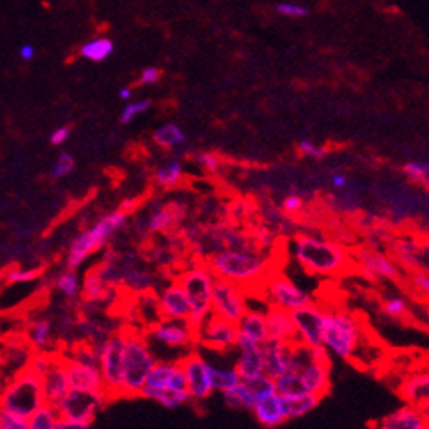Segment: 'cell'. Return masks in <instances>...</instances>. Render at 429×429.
Wrapping results in <instances>:
<instances>
[{
  "mask_svg": "<svg viewBox=\"0 0 429 429\" xmlns=\"http://www.w3.org/2000/svg\"><path fill=\"white\" fill-rule=\"evenodd\" d=\"M184 374L186 389L193 403H203L214 394L212 384V363L207 361L198 351H191L179 359Z\"/></svg>",
  "mask_w": 429,
  "mask_h": 429,
  "instance_id": "cell-12",
  "label": "cell"
},
{
  "mask_svg": "<svg viewBox=\"0 0 429 429\" xmlns=\"http://www.w3.org/2000/svg\"><path fill=\"white\" fill-rule=\"evenodd\" d=\"M403 174L413 182V184L428 186L429 182L428 161H407L403 165Z\"/></svg>",
  "mask_w": 429,
  "mask_h": 429,
  "instance_id": "cell-44",
  "label": "cell"
},
{
  "mask_svg": "<svg viewBox=\"0 0 429 429\" xmlns=\"http://www.w3.org/2000/svg\"><path fill=\"white\" fill-rule=\"evenodd\" d=\"M43 405L46 400L41 377L28 366L11 375L0 389V408L21 419H28Z\"/></svg>",
  "mask_w": 429,
  "mask_h": 429,
  "instance_id": "cell-7",
  "label": "cell"
},
{
  "mask_svg": "<svg viewBox=\"0 0 429 429\" xmlns=\"http://www.w3.org/2000/svg\"><path fill=\"white\" fill-rule=\"evenodd\" d=\"M68 135H70V130H68L67 127L56 128V130L51 134V144L53 146H60V144L65 142V140L68 139Z\"/></svg>",
  "mask_w": 429,
  "mask_h": 429,
  "instance_id": "cell-56",
  "label": "cell"
},
{
  "mask_svg": "<svg viewBox=\"0 0 429 429\" xmlns=\"http://www.w3.org/2000/svg\"><path fill=\"white\" fill-rule=\"evenodd\" d=\"M394 263L408 272H428V244L417 242L413 238H394L391 242Z\"/></svg>",
  "mask_w": 429,
  "mask_h": 429,
  "instance_id": "cell-20",
  "label": "cell"
},
{
  "mask_svg": "<svg viewBox=\"0 0 429 429\" xmlns=\"http://www.w3.org/2000/svg\"><path fill=\"white\" fill-rule=\"evenodd\" d=\"M305 393L324 398L332 387V356L322 347H310L309 358L298 371Z\"/></svg>",
  "mask_w": 429,
  "mask_h": 429,
  "instance_id": "cell-13",
  "label": "cell"
},
{
  "mask_svg": "<svg viewBox=\"0 0 429 429\" xmlns=\"http://www.w3.org/2000/svg\"><path fill=\"white\" fill-rule=\"evenodd\" d=\"M322 349L333 358L371 368L381 363L382 345L375 344L363 319L345 309L326 307L322 326Z\"/></svg>",
  "mask_w": 429,
  "mask_h": 429,
  "instance_id": "cell-1",
  "label": "cell"
},
{
  "mask_svg": "<svg viewBox=\"0 0 429 429\" xmlns=\"http://www.w3.org/2000/svg\"><path fill=\"white\" fill-rule=\"evenodd\" d=\"M261 291H263L268 307H277L287 312H295L314 302L309 291L300 287L290 277L280 272H272L265 280Z\"/></svg>",
  "mask_w": 429,
  "mask_h": 429,
  "instance_id": "cell-11",
  "label": "cell"
},
{
  "mask_svg": "<svg viewBox=\"0 0 429 429\" xmlns=\"http://www.w3.org/2000/svg\"><path fill=\"white\" fill-rule=\"evenodd\" d=\"M326 307L310 302L309 305L291 312L295 326V344L303 347H322V326H324Z\"/></svg>",
  "mask_w": 429,
  "mask_h": 429,
  "instance_id": "cell-17",
  "label": "cell"
},
{
  "mask_svg": "<svg viewBox=\"0 0 429 429\" xmlns=\"http://www.w3.org/2000/svg\"><path fill=\"white\" fill-rule=\"evenodd\" d=\"M273 386H275V393L282 398H291L295 396V394L305 393L302 382H300L298 374H293V371L277 377L275 381H273Z\"/></svg>",
  "mask_w": 429,
  "mask_h": 429,
  "instance_id": "cell-43",
  "label": "cell"
},
{
  "mask_svg": "<svg viewBox=\"0 0 429 429\" xmlns=\"http://www.w3.org/2000/svg\"><path fill=\"white\" fill-rule=\"evenodd\" d=\"M295 344V341H293ZM293 344H280V341H265L263 344V363L265 375L275 381L277 377L293 371Z\"/></svg>",
  "mask_w": 429,
  "mask_h": 429,
  "instance_id": "cell-25",
  "label": "cell"
},
{
  "mask_svg": "<svg viewBox=\"0 0 429 429\" xmlns=\"http://www.w3.org/2000/svg\"><path fill=\"white\" fill-rule=\"evenodd\" d=\"M268 326V340L280 341V344H293L295 341V326L291 312L277 307H267L265 309Z\"/></svg>",
  "mask_w": 429,
  "mask_h": 429,
  "instance_id": "cell-31",
  "label": "cell"
},
{
  "mask_svg": "<svg viewBox=\"0 0 429 429\" xmlns=\"http://www.w3.org/2000/svg\"><path fill=\"white\" fill-rule=\"evenodd\" d=\"M321 400L322 398H319L312 393H300L291 398H284L287 408V417H290V420L305 417L307 413L312 412V410L321 403Z\"/></svg>",
  "mask_w": 429,
  "mask_h": 429,
  "instance_id": "cell-35",
  "label": "cell"
},
{
  "mask_svg": "<svg viewBox=\"0 0 429 429\" xmlns=\"http://www.w3.org/2000/svg\"><path fill=\"white\" fill-rule=\"evenodd\" d=\"M41 384H43L46 403L51 405V407H56L62 401V398L68 393L70 382H68L67 375L65 356H63L62 351H56L53 354L48 370L41 375Z\"/></svg>",
  "mask_w": 429,
  "mask_h": 429,
  "instance_id": "cell-18",
  "label": "cell"
},
{
  "mask_svg": "<svg viewBox=\"0 0 429 429\" xmlns=\"http://www.w3.org/2000/svg\"><path fill=\"white\" fill-rule=\"evenodd\" d=\"M123 349H125V328L117 329L109 339H105L97 347L98 370H100L102 384L107 396L112 400L121 398V374H123Z\"/></svg>",
  "mask_w": 429,
  "mask_h": 429,
  "instance_id": "cell-10",
  "label": "cell"
},
{
  "mask_svg": "<svg viewBox=\"0 0 429 429\" xmlns=\"http://www.w3.org/2000/svg\"><path fill=\"white\" fill-rule=\"evenodd\" d=\"M249 309V293L237 284L216 279L212 287V314L237 324Z\"/></svg>",
  "mask_w": 429,
  "mask_h": 429,
  "instance_id": "cell-14",
  "label": "cell"
},
{
  "mask_svg": "<svg viewBox=\"0 0 429 429\" xmlns=\"http://www.w3.org/2000/svg\"><path fill=\"white\" fill-rule=\"evenodd\" d=\"M374 429H429L428 408L412 407V405H403V407L394 408L393 412L386 413L384 417L371 424Z\"/></svg>",
  "mask_w": 429,
  "mask_h": 429,
  "instance_id": "cell-23",
  "label": "cell"
},
{
  "mask_svg": "<svg viewBox=\"0 0 429 429\" xmlns=\"http://www.w3.org/2000/svg\"><path fill=\"white\" fill-rule=\"evenodd\" d=\"M33 55H36V49H33V46L30 44H23L20 49V56L23 60H32Z\"/></svg>",
  "mask_w": 429,
  "mask_h": 429,
  "instance_id": "cell-59",
  "label": "cell"
},
{
  "mask_svg": "<svg viewBox=\"0 0 429 429\" xmlns=\"http://www.w3.org/2000/svg\"><path fill=\"white\" fill-rule=\"evenodd\" d=\"M159 319H174V321H189V302L184 290L176 279L161 286L157 295Z\"/></svg>",
  "mask_w": 429,
  "mask_h": 429,
  "instance_id": "cell-19",
  "label": "cell"
},
{
  "mask_svg": "<svg viewBox=\"0 0 429 429\" xmlns=\"http://www.w3.org/2000/svg\"><path fill=\"white\" fill-rule=\"evenodd\" d=\"M153 139L159 147L170 151V149H176V147H179L181 144L186 142V134L179 125L165 123L154 130Z\"/></svg>",
  "mask_w": 429,
  "mask_h": 429,
  "instance_id": "cell-36",
  "label": "cell"
},
{
  "mask_svg": "<svg viewBox=\"0 0 429 429\" xmlns=\"http://www.w3.org/2000/svg\"><path fill=\"white\" fill-rule=\"evenodd\" d=\"M298 151L303 154V157L316 158V159L326 158V154L329 153L328 147L317 146V144H314L312 140H300V142H298Z\"/></svg>",
  "mask_w": 429,
  "mask_h": 429,
  "instance_id": "cell-50",
  "label": "cell"
},
{
  "mask_svg": "<svg viewBox=\"0 0 429 429\" xmlns=\"http://www.w3.org/2000/svg\"><path fill=\"white\" fill-rule=\"evenodd\" d=\"M32 352H56L58 339H56L53 321L48 317H36L26 324L25 339Z\"/></svg>",
  "mask_w": 429,
  "mask_h": 429,
  "instance_id": "cell-26",
  "label": "cell"
},
{
  "mask_svg": "<svg viewBox=\"0 0 429 429\" xmlns=\"http://www.w3.org/2000/svg\"><path fill=\"white\" fill-rule=\"evenodd\" d=\"M43 275V268H14V270L7 272L6 282L7 284H26L32 280L39 279Z\"/></svg>",
  "mask_w": 429,
  "mask_h": 429,
  "instance_id": "cell-47",
  "label": "cell"
},
{
  "mask_svg": "<svg viewBox=\"0 0 429 429\" xmlns=\"http://www.w3.org/2000/svg\"><path fill=\"white\" fill-rule=\"evenodd\" d=\"M245 386H248V389L253 393V396L256 398V400H260V398L267 396V394H270L275 391V386H273V378L268 377V375H260V377H254L249 378V381H242Z\"/></svg>",
  "mask_w": 429,
  "mask_h": 429,
  "instance_id": "cell-45",
  "label": "cell"
},
{
  "mask_svg": "<svg viewBox=\"0 0 429 429\" xmlns=\"http://www.w3.org/2000/svg\"><path fill=\"white\" fill-rule=\"evenodd\" d=\"M184 219V207L179 203L161 205L154 208L147 219V231L151 233H170Z\"/></svg>",
  "mask_w": 429,
  "mask_h": 429,
  "instance_id": "cell-33",
  "label": "cell"
},
{
  "mask_svg": "<svg viewBox=\"0 0 429 429\" xmlns=\"http://www.w3.org/2000/svg\"><path fill=\"white\" fill-rule=\"evenodd\" d=\"M102 249L104 248H102L100 242L97 240L93 231H83V233H79L78 237L74 238V242H72L70 248L67 250L65 268L67 270L78 272V268L83 267V263H85L90 256H93L95 253H98V250Z\"/></svg>",
  "mask_w": 429,
  "mask_h": 429,
  "instance_id": "cell-30",
  "label": "cell"
},
{
  "mask_svg": "<svg viewBox=\"0 0 429 429\" xmlns=\"http://www.w3.org/2000/svg\"><path fill=\"white\" fill-rule=\"evenodd\" d=\"M132 97H134V90H132L130 86H125V88L120 90L121 100H132Z\"/></svg>",
  "mask_w": 429,
  "mask_h": 429,
  "instance_id": "cell-60",
  "label": "cell"
},
{
  "mask_svg": "<svg viewBox=\"0 0 429 429\" xmlns=\"http://www.w3.org/2000/svg\"><path fill=\"white\" fill-rule=\"evenodd\" d=\"M275 13L286 18H307L310 11L305 6L296 2H279L275 6Z\"/></svg>",
  "mask_w": 429,
  "mask_h": 429,
  "instance_id": "cell-49",
  "label": "cell"
},
{
  "mask_svg": "<svg viewBox=\"0 0 429 429\" xmlns=\"http://www.w3.org/2000/svg\"><path fill=\"white\" fill-rule=\"evenodd\" d=\"M351 253L356 270L361 272L366 279L396 282V280H401V277H403L401 268L394 263L393 258L389 254L382 253V250L363 245V248L351 250Z\"/></svg>",
  "mask_w": 429,
  "mask_h": 429,
  "instance_id": "cell-15",
  "label": "cell"
},
{
  "mask_svg": "<svg viewBox=\"0 0 429 429\" xmlns=\"http://www.w3.org/2000/svg\"><path fill=\"white\" fill-rule=\"evenodd\" d=\"M303 207H305V200L300 195H287L284 196V200L280 202V211L286 216L300 214V212L303 211Z\"/></svg>",
  "mask_w": 429,
  "mask_h": 429,
  "instance_id": "cell-52",
  "label": "cell"
},
{
  "mask_svg": "<svg viewBox=\"0 0 429 429\" xmlns=\"http://www.w3.org/2000/svg\"><path fill=\"white\" fill-rule=\"evenodd\" d=\"M174 279L181 284L189 302V324L195 329L212 314V287H214V273L208 268L207 261L193 260L184 270L177 273Z\"/></svg>",
  "mask_w": 429,
  "mask_h": 429,
  "instance_id": "cell-6",
  "label": "cell"
},
{
  "mask_svg": "<svg viewBox=\"0 0 429 429\" xmlns=\"http://www.w3.org/2000/svg\"><path fill=\"white\" fill-rule=\"evenodd\" d=\"M151 345L165 349L169 352H179V358L196 347V329L188 321L158 319L144 332Z\"/></svg>",
  "mask_w": 429,
  "mask_h": 429,
  "instance_id": "cell-8",
  "label": "cell"
},
{
  "mask_svg": "<svg viewBox=\"0 0 429 429\" xmlns=\"http://www.w3.org/2000/svg\"><path fill=\"white\" fill-rule=\"evenodd\" d=\"M81 56L90 62H104L114 53V43L107 37H97L85 46H81Z\"/></svg>",
  "mask_w": 429,
  "mask_h": 429,
  "instance_id": "cell-39",
  "label": "cell"
},
{
  "mask_svg": "<svg viewBox=\"0 0 429 429\" xmlns=\"http://www.w3.org/2000/svg\"><path fill=\"white\" fill-rule=\"evenodd\" d=\"M157 361L158 358L153 351V345L147 341L144 332L125 328L121 398L140 396L144 382Z\"/></svg>",
  "mask_w": 429,
  "mask_h": 429,
  "instance_id": "cell-5",
  "label": "cell"
},
{
  "mask_svg": "<svg viewBox=\"0 0 429 429\" xmlns=\"http://www.w3.org/2000/svg\"><path fill=\"white\" fill-rule=\"evenodd\" d=\"M237 329L240 339L263 345L265 341H268V326L265 310L250 309L249 307L248 312L237 322Z\"/></svg>",
  "mask_w": 429,
  "mask_h": 429,
  "instance_id": "cell-32",
  "label": "cell"
},
{
  "mask_svg": "<svg viewBox=\"0 0 429 429\" xmlns=\"http://www.w3.org/2000/svg\"><path fill=\"white\" fill-rule=\"evenodd\" d=\"M140 398L176 410L191 403L179 359H158L144 382Z\"/></svg>",
  "mask_w": 429,
  "mask_h": 429,
  "instance_id": "cell-4",
  "label": "cell"
},
{
  "mask_svg": "<svg viewBox=\"0 0 429 429\" xmlns=\"http://www.w3.org/2000/svg\"><path fill=\"white\" fill-rule=\"evenodd\" d=\"M408 284L413 295L420 296V298H428L429 293V277L428 272L417 270L408 273Z\"/></svg>",
  "mask_w": 429,
  "mask_h": 429,
  "instance_id": "cell-48",
  "label": "cell"
},
{
  "mask_svg": "<svg viewBox=\"0 0 429 429\" xmlns=\"http://www.w3.org/2000/svg\"><path fill=\"white\" fill-rule=\"evenodd\" d=\"M0 429H26V419L0 408Z\"/></svg>",
  "mask_w": 429,
  "mask_h": 429,
  "instance_id": "cell-53",
  "label": "cell"
},
{
  "mask_svg": "<svg viewBox=\"0 0 429 429\" xmlns=\"http://www.w3.org/2000/svg\"><path fill=\"white\" fill-rule=\"evenodd\" d=\"M65 364L70 387L74 389H104L98 363L78 361V359H70L65 356Z\"/></svg>",
  "mask_w": 429,
  "mask_h": 429,
  "instance_id": "cell-29",
  "label": "cell"
},
{
  "mask_svg": "<svg viewBox=\"0 0 429 429\" xmlns=\"http://www.w3.org/2000/svg\"><path fill=\"white\" fill-rule=\"evenodd\" d=\"M242 382L238 377L233 364H212V384H214V393L225 394L228 391L235 389Z\"/></svg>",
  "mask_w": 429,
  "mask_h": 429,
  "instance_id": "cell-34",
  "label": "cell"
},
{
  "mask_svg": "<svg viewBox=\"0 0 429 429\" xmlns=\"http://www.w3.org/2000/svg\"><path fill=\"white\" fill-rule=\"evenodd\" d=\"M111 401L104 389H74L70 387L65 396L56 405V412L62 419L83 424H93L98 413Z\"/></svg>",
  "mask_w": 429,
  "mask_h": 429,
  "instance_id": "cell-9",
  "label": "cell"
},
{
  "mask_svg": "<svg viewBox=\"0 0 429 429\" xmlns=\"http://www.w3.org/2000/svg\"><path fill=\"white\" fill-rule=\"evenodd\" d=\"M250 412H253L254 419L267 429H277L284 426V424L290 420L286 401H284V398L279 396L275 391L267 394V396L260 398V400H256V403L253 405Z\"/></svg>",
  "mask_w": 429,
  "mask_h": 429,
  "instance_id": "cell-24",
  "label": "cell"
},
{
  "mask_svg": "<svg viewBox=\"0 0 429 429\" xmlns=\"http://www.w3.org/2000/svg\"><path fill=\"white\" fill-rule=\"evenodd\" d=\"M225 403L230 408H237V410H249L253 408V405L256 403V398L253 396V393L248 389V386L244 382H240L235 389L228 391V393L221 394Z\"/></svg>",
  "mask_w": 429,
  "mask_h": 429,
  "instance_id": "cell-41",
  "label": "cell"
},
{
  "mask_svg": "<svg viewBox=\"0 0 429 429\" xmlns=\"http://www.w3.org/2000/svg\"><path fill=\"white\" fill-rule=\"evenodd\" d=\"M116 291L114 287L107 286L98 275L97 268H90L85 273V279L81 280V302L86 305H93L97 309L105 305H111L116 298Z\"/></svg>",
  "mask_w": 429,
  "mask_h": 429,
  "instance_id": "cell-27",
  "label": "cell"
},
{
  "mask_svg": "<svg viewBox=\"0 0 429 429\" xmlns=\"http://www.w3.org/2000/svg\"><path fill=\"white\" fill-rule=\"evenodd\" d=\"M159 79H161V70H159L158 67H146L142 70V74H140L139 85L140 86L157 85Z\"/></svg>",
  "mask_w": 429,
  "mask_h": 429,
  "instance_id": "cell-55",
  "label": "cell"
},
{
  "mask_svg": "<svg viewBox=\"0 0 429 429\" xmlns=\"http://www.w3.org/2000/svg\"><path fill=\"white\" fill-rule=\"evenodd\" d=\"M200 163H202V166L205 170H207L208 174H212V176H216V174H219V170H221V159L216 157L214 153H202L198 157Z\"/></svg>",
  "mask_w": 429,
  "mask_h": 429,
  "instance_id": "cell-54",
  "label": "cell"
},
{
  "mask_svg": "<svg viewBox=\"0 0 429 429\" xmlns=\"http://www.w3.org/2000/svg\"><path fill=\"white\" fill-rule=\"evenodd\" d=\"M400 393L401 400L407 405L419 408H428L429 401V375L426 368H420V370H413L412 374H408L403 378V382L400 384Z\"/></svg>",
  "mask_w": 429,
  "mask_h": 429,
  "instance_id": "cell-28",
  "label": "cell"
},
{
  "mask_svg": "<svg viewBox=\"0 0 429 429\" xmlns=\"http://www.w3.org/2000/svg\"><path fill=\"white\" fill-rule=\"evenodd\" d=\"M74 166H75L74 157L68 153H62L58 157V161H56L55 169H53V177H55V179L65 177L72 172V170H74Z\"/></svg>",
  "mask_w": 429,
  "mask_h": 429,
  "instance_id": "cell-51",
  "label": "cell"
},
{
  "mask_svg": "<svg viewBox=\"0 0 429 429\" xmlns=\"http://www.w3.org/2000/svg\"><path fill=\"white\" fill-rule=\"evenodd\" d=\"M58 419L60 415L56 408L46 403L26 419V429H55Z\"/></svg>",
  "mask_w": 429,
  "mask_h": 429,
  "instance_id": "cell-42",
  "label": "cell"
},
{
  "mask_svg": "<svg viewBox=\"0 0 429 429\" xmlns=\"http://www.w3.org/2000/svg\"><path fill=\"white\" fill-rule=\"evenodd\" d=\"M149 107H151V102L147 100V98H142V100H137V102H130V104L125 105L123 111H121L120 121L123 125H130L135 117H139L140 114L146 112Z\"/></svg>",
  "mask_w": 429,
  "mask_h": 429,
  "instance_id": "cell-46",
  "label": "cell"
},
{
  "mask_svg": "<svg viewBox=\"0 0 429 429\" xmlns=\"http://www.w3.org/2000/svg\"><path fill=\"white\" fill-rule=\"evenodd\" d=\"M235 370L242 381L260 377L265 374L263 363V345L254 344V341L244 340L238 337L237 345H235Z\"/></svg>",
  "mask_w": 429,
  "mask_h": 429,
  "instance_id": "cell-21",
  "label": "cell"
},
{
  "mask_svg": "<svg viewBox=\"0 0 429 429\" xmlns=\"http://www.w3.org/2000/svg\"><path fill=\"white\" fill-rule=\"evenodd\" d=\"M55 290L58 291L67 302H79L81 300V279L78 272L65 270L55 279Z\"/></svg>",
  "mask_w": 429,
  "mask_h": 429,
  "instance_id": "cell-37",
  "label": "cell"
},
{
  "mask_svg": "<svg viewBox=\"0 0 429 429\" xmlns=\"http://www.w3.org/2000/svg\"><path fill=\"white\" fill-rule=\"evenodd\" d=\"M159 282L157 273L139 267V254L132 253L127 267H125L123 275H121L120 290L128 291L134 295L154 293L159 290Z\"/></svg>",
  "mask_w": 429,
  "mask_h": 429,
  "instance_id": "cell-22",
  "label": "cell"
},
{
  "mask_svg": "<svg viewBox=\"0 0 429 429\" xmlns=\"http://www.w3.org/2000/svg\"><path fill=\"white\" fill-rule=\"evenodd\" d=\"M55 429H91V426H90V424L75 423V420L62 419V417H60V419H58V423H56Z\"/></svg>",
  "mask_w": 429,
  "mask_h": 429,
  "instance_id": "cell-57",
  "label": "cell"
},
{
  "mask_svg": "<svg viewBox=\"0 0 429 429\" xmlns=\"http://www.w3.org/2000/svg\"><path fill=\"white\" fill-rule=\"evenodd\" d=\"M208 268L216 279L237 284L248 293L263 287L267 277L272 273L270 258L258 250L223 249L207 260Z\"/></svg>",
  "mask_w": 429,
  "mask_h": 429,
  "instance_id": "cell-3",
  "label": "cell"
},
{
  "mask_svg": "<svg viewBox=\"0 0 429 429\" xmlns=\"http://www.w3.org/2000/svg\"><path fill=\"white\" fill-rule=\"evenodd\" d=\"M332 186L335 189L347 188V177H345L344 174H337V176L332 177Z\"/></svg>",
  "mask_w": 429,
  "mask_h": 429,
  "instance_id": "cell-58",
  "label": "cell"
},
{
  "mask_svg": "<svg viewBox=\"0 0 429 429\" xmlns=\"http://www.w3.org/2000/svg\"><path fill=\"white\" fill-rule=\"evenodd\" d=\"M296 263L316 277H341L356 270L352 253L345 245L317 235H296L291 245Z\"/></svg>",
  "mask_w": 429,
  "mask_h": 429,
  "instance_id": "cell-2",
  "label": "cell"
},
{
  "mask_svg": "<svg viewBox=\"0 0 429 429\" xmlns=\"http://www.w3.org/2000/svg\"><path fill=\"white\" fill-rule=\"evenodd\" d=\"M184 177V170H182V163L179 159H170L166 165L159 166L154 172V181L161 188H172L177 186Z\"/></svg>",
  "mask_w": 429,
  "mask_h": 429,
  "instance_id": "cell-40",
  "label": "cell"
},
{
  "mask_svg": "<svg viewBox=\"0 0 429 429\" xmlns=\"http://www.w3.org/2000/svg\"><path fill=\"white\" fill-rule=\"evenodd\" d=\"M382 314L391 321H401L408 316L410 312V303L403 295L400 293H389L384 296L381 303Z\"/></svg>",
  "mask_w": 429,
  "mask_h": 429,
  "instance_id": "cell-38",
  "label": "cell"
},
{
  "mask_svg": "<svg viewBox=\"0 0 429 429\" xmlns=\"http://www.w3.org/2000/svg\"><path fill=\"white\" fill-rule=\"evenodd\" d=\"M238 329L235 322L211 314L196 329V347H205L214 352H231L237 345Z\"/></svg>",
  "mask_w": 429,
  "mask_h": 429,
  "instance_id": "cell-16",
  "label": "cell"
}]
</instances>
